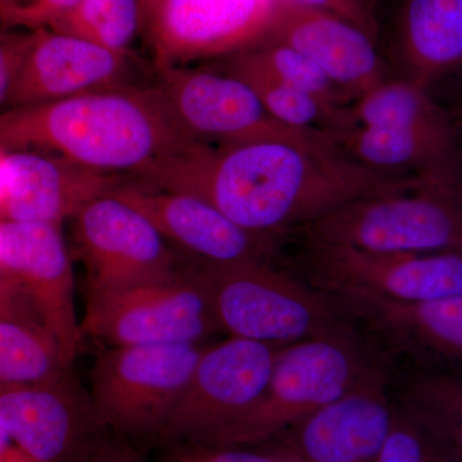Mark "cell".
<instances>
[{"label":"cell","mask_w":462,"mask_h":462,"mask_svg":"<svg viewBox=\"0 0 462 462\" xmlns=\"http://www.w3.org/2000/svg\"><path fill=\"white\" fill-rule=\"evenodd\" d=\"M132 179L199 197L243 229L278 239L352 200L419 180L374 172L324 135L224 147L191 144Z\"/></svg>","instance_id":"cell-1"},{"label":"cell","mask_w":462,"mask_h":462,"mask_svg":"<svg viewBox=\"0 0 462 462\" xmlns=\"http://www.w3.org/2000/svg\"><path fill=\"white\" fill-rule=\"evenodd\" d=\"M191 144L157 85H126L0 112V153L48 152L112 175H135Z\"/></svg>","instance_id":"cell-2"},{"label":"cell","mask_w":462,"mask_h":462,"mask_svg":"<svg viewBox=\"0 0 462 462\" xmlns=\"http://www.w3.org/2000/svg\"><path fill=\"white\" fill-rule=\"evenodd\" d=\"M388 363L351 324L282 346L261 397L206 446L254 447L275 442Z\"/></svg>","instance_id":"cell-3"},{"label":"cell","mask_w":462,"mask_h":462,"mask_svg":"<svg viewBox=\"0 0 462 462\" xmlns=\"http://www.w3.org/2000/svg\"><path fill=\"white\" fill-rule=\"evenodd\" d=\"M294 234L376 254H462V182L416 180L361 197Z\"/></svg>","instance_id":"cell-4"},{"label":"cell","mask_w":462,"mask_h":462,"mask_svg":"<svg viewBox=\"0 0 462 462\" xmlns=\"http://www.w3.org/2000/svg\"><path fill=\"white\" fill-rule=\"evenodd\" d=\"M194 269L208 293L218 328L234 338L284 346L349 325L327 293L275 266L273 260Z\"/></svg>","instance_id":"cell-5"},{"label":"cell","mask_w":462,"mask_h":462,"mask_svg":"<svg viewBox=\"0 0 462 462\" xmlns=\"http://www.w3.org/2000/svg\"><path fill=\"white\" fill-rule=\"evenodd\" d=\"M205 346H107L100 352L89 394L106 430L132 446L158 442Z\"/></svg>","instance_id":"cell-6"},{"label":"cell","mask_w":462,"mask_h":462,"mask_svg":"<svg viewBox=\"0 0 462 462\" xmlns=\"http://www.w3.org/2000/svg\"><path fill=\"white\" fill-rule=\"evenodd\" d=\"M84 338L107 346L202 345L218 333L199 273L185 263L166 278L87 291Z\"/></svg>","instance_id":"cell-7"},{"label":"cell","mask_w":462,"mask_h":462,"mask_svg":"<svg viewBox=\"0 0 462 462\" xmlns=\"http://www.w3.org/2000/svg\"><path fill=\"white\" fill-rule=\"evenodd\" d=\"M281 348L234 337L206 346L158 442L209 445L261 397Z\"/></svg>","instance_id":"cell-8"},{"label":"cell","mask_w":462,"mask_h":462,"mask_svg":"<svg viewBox=\"0 0 462 462\" xmlns=\"http://www.w3.org/2000/svg\"><path fill=\"white\" fill-rule=\"evenodd\" d=\"M305 281L327 294L358 291L401 302L462 296V254H376L303 240Z\"/></svg>","instance_id":"cell-9"},{"label":"cell","mask_w":462,"mask_h":462,"mask_svg":"<svg viewBox=\"0 0 462 462\" xmlns=\"http://www.w3.org/2000/svg\"><path fill=\"white\" fill-rule=\"evenodd\" d=\"M0 425L33 462H90L111 434L72 370L51 382L0 384Z\"/></svg>","instance_id":"cell-10"},{"label":"cell","mask_w":462,"mask_h":462,"mask_svg":"<svg viewBox=\"0 0 462 462\" xmlns=\"http://www.w3.org/2000/svg\"><path fill=\"white\" fill-rule=\"evenodd\" d=\"M157 74L156 85L167 107L194 144L224 147L318 135L279 124L267 114L251 85L215 67H172Z\"/></svg>","instance_id":"cell-11"},{"label":"cell","mask_w":462,"mask_h":462,"mask_svg":"<svg viewBox=\"0 0 462 462\" xmlns=\"http://www.w3.org/2000/svg\"><path fill=\"white\" fill-rule=\"evenodd\" d=\"M71 221L87 291L157 281L187 263L149 218L112 194L88 203Z\"/></svg>","instance_id":"cell-12"},{"label":"cell","mask_w":462,"mask_h":462,"mask_svg":"<svg viewBox=\"0 0 462 462\" xmlns=\"http://www.w3.org/2000/svg\"><path fill=\"white\" fill-rule=\"evenodd\" d=\"M276 0H161L144 32L156 71L223 60L266 38Z\"/></svg>","instance_id":"cell-13"},{"label":"cell","mask_w":462,"mask_h":462,"mask_svg":"<svg viewBox=\"0 0 462 462\" xmlns=\"http://www.w3.org/2000/svg\"><path fill=\"white\" fill-rule=\"evenodd\" d=\"M138 209L190 266L221 267L273 260L281 240L243 229L207 200L148 187L125 176L112 191Z\"/></svg>","instance_id":"cell-14"},{"label":"cell","mask_w":462,"mask_h":462,"mask_svg":"<svg viewBox=\"0 0 462 462\" xmlns=\"http://www.w3.org/2000/svg\"><path fill=\"white\" fill-rule=\"evenodd\" d=\"M346 320L389 360L403 356L415 369L462 373V296L401 302L358 291L328 294Z\"/></svg>","instance_id":"cell-15"},{"label":"cell","mask_w":462,"mask_h":462,"mask_svg":"<svg viewBox=\"0 0 462 462\" xmlns=\"http://www.w3.org/2000/svg\"><path fill=\"white\" fill-rule=\"evenodd\" d=\"M0 272L16 282L71 363L84 337L76 315L74 269L60 225L0 220Z\"/></svg>","instance_id":"cell-16"},{"label":"cell","mask_w":462,"mask_h":462,"mask_svg":"<svg viewBox=\"0 0 462 462\" xmlns=\"http://www.w3.org/2000/svg\"><path fill=\"white\" fill-rule=\"evenodd\" d=\"M389 370V364L374 370L272 443L300 462L378 461L396 410Z\"/></svg>","instance_id":"cell-17"},{"label":"cell","mask_w":462,"mask_h":462,"mask_svg":"<svg viewBox=\"0 0 462 462\" xmlns=\"http://www.w3.org/2000/svg\"><path fill=\"white\" fill-rule=\"evenodd\" d=\"M461 126L451 111L392 126H346L328 136L361 166L397 180L462 182Z\"/></svg>","instance_id":"cell-18"},{"label":"cell","mask_w":462,"mask_h":462,"mask_svg":"<svg viewBox=\"0 0 462 462\" xmlns=\"http://www.w3.org/2000/svg\"><path fill=\"white\" fill-rule=\"evenodd\" d=\"M132 63V53L111 51L69 33L35 30L30 32L5 107H25L134 85L127 81Z\"/></svg>","instance_id":"cell-19"},{"label":"cell","mask_w":462,"mask_h":462,"mask_svg":"<svg viewBox=\"0 0 462 462\" xmlns=\"http://www.w3.org/2000/svg\"><path fill=\"white\" fill-rule=\"evenodd\" d=\"M266 38L314 60L352 102L392 76L372 35L334 12L297 0H276Z\"/></svg>","instance_id":"cell-20"},{"label":"cell","mask_w":462,"mask_h":462,"mask_svg":"<svg viewBox=\"0 0 462 462\" xmlns=\"http://www.w3.org/2000/svg\"><path fill=\"white\" fill-rule=\"evenodd\" d=\"M3 220L62 225L88 203L112 193L125 178L32 149L3 153Z\"/></svg>","instance_id":"cell-21"},{"label":"cell","mask_w":462,"mask_h":462,"mask_svg":"<svg viewBox=\"0 0 462 462\" xmlns=\"http://www.w3.org/2000/svg\"><path fill=\"white\" fill-rule=\"evenodd\" d=\"M379 50L392 76L438 100L442 88L462 79V0H396Z\"/></svg>","instance_id":"cell-22"},{"label":"cell","mask_w":462,"mask_h":462,"mask_svg":"<svg viewBox=\"0 0 462 462\" xmlns=\"http://www.w3.org/2000/svg\"><path fill=\"white\" fill-rule=\"evenodd\" d=\"M394 397L436 440L447 462H462V373L413 369Z\"/></svg>","instance_id":"cell-23"},{"label":"cell","mask_w":462,"mask_h":462,"mask_svg":"<svg viewBox=\"0 0 462 462\" xmlns=\"http://www.w3.org/2000/svg\"><path fill=\"white\" fill-rule=\"evenodd\" d=\"M72 364L41 321L0 318V384L51 382L72 370Z\"/></svg>","instance_id":"cell-24"},{"label":"cell","mask_w":462,"mask_h":462,"mask_svg":"<svg viewBox=\"0 0 462 462\" xmlns=\"http://www.w3.org/2000/svg\"><path fill=\"white\" fill-rule=\"evenodd\" d=\"M217 69L251 85L267 114L289 129L328 138L342 126L346 107H334L312 94L289 87L236 56L223 58Z\"/></svg>","instance_id":"cell-25"},{"label":"cell","mask_w":462,"mask_h":462,"mask_svg":"<svg viewBox=\"0 0 462 462\" xmlns=\"http://www.w3.org/2000/svg\"><path fill=\"white\" fill-rule=\"evenodd\" d=\"M142 0H81L51 27L120 53H132L136 36L144 32Z\"/></svg>","instance_id":"cell-26"},{"label":"cell","mask_w":462,"mask_h":462,"mask_svg":"<svg viewBox=\"0 0 462 462\" xmlns=\"http://www.w3.org/2000/svg\"><path fill=\"white\" fill-rule=\"evenodd\" d=\"M233 56L334 107L343 108L352 103L345 91L337 87L314 60L289 45L264 38Z\"/></svg>","instance_id":"cell-27"},{"label":"cell","mask_w":462,"mask_h":462,"mask_svg":"<svg viewBox=\"0 0 462 462\" xmlns=\"http://www.w3.org/2000/svg\"><path fill=\"white\" fill-rule=\"evenodd\" d=\"M376 462H447L436 440L396 400L393 422Z\"/></svg>","instance_id":"cell-28"},{"label":"cell","mask_w":462,"mask_h":462,"mask_svg":"<svg viewBox=\"0 0 462 462\" xmlns=\"http://www.w3.org/2000/svg\"><path fill=\"white\" fill-rule=\"evenodd\" d=\"M166 462H300L282 447L172 446Z\"/></svg>","instance_id":"cell-29"},{"label":"cell","mask_w":462,"mask_h":462,"mask_svg":"<svg viewBox=\"0 0 462 462\" xmlns=\"http://www.w3.org/2000/svg\"><path fill=\"white\" fill-rule=\"evenodd\" d=\"M81 0H0V26L29 32L51 29Z\"/></svg>","instance_id":"cell-30"},{"label":"cell","mask_w":462,"mask_h":462,"mask_svg":"<svg viewBox=\"0 0 462 462\" xmlns=\"http://www.w3.org/2000/svg\"><path fill=\"white\" fill-rule=\"evenodd\" d=\"M30 32H0V107L5 106L29 45Z\"/></svg>","instance_id":"cell-31"},{"label":"cell","mask_w":462,"mask_h":462,"mask_svg":"<svg viewBox=\"0 0 462 462\" xmlns=\"http://www.w3.org/2000/svg\"><path fill=\"white\" fill-rule=\"evenodd\" d=\"M297 2L334 12L361 27L364 32L372 35L378 42V17L370 9L360 5L357 0H297Z\"/></svg>","instance_id":"cell-32"},{"label":"cell","mask_w":462,"mask_h":462,"mask_svg":"<svg viewBox=\"0 0 462 462\" xmlns=\"http://www.w3.org/2000/svg\"><path fill=\"white\" fill-rule=\"evenodd\" d=\"M12 316H25L39 321L38 316L16 282L0 272V318Z\"/></svg>","instance_id":"cell-33"},{"label":"cell","mask_w":462,"mask_h":462,"mask_svg":"<svg viewBox=\"0 0 462 462\" xmlns=\"http://www.w3.org/2000/svg\"><path fill=\"white\" fill-rule=\"evenodd\" d=\"M90 462H148L130 443L109 434Z\"/></svg>","instance_id":"cell-34"},{"label":"cell","mask_w":462,"mask_h":462,"mask_svg":"<svg viewBox=\"0 0 462 462\" xmlns=\"http://www.w3.org/2000/svg\"><path fill=\"white\" fill-rule=\"evenodd\" d=\"M0 462H33L26 457L9 439L7 433L0 425Z\"/></svg>","instance_id":"cell-35"},{"label":"cell","mask_w":462,"mask_h":462,"mask_svg":"<svg viewBox=\"0 0 462 462\" xmlns=\"http://www.w3.org/2000/svg\"><path fill=\"white\" fill-rule=\"evenodd\" d=\"M161 0H142L143 12H144V21L147 23V18L152 12L154 11V8L160 5ZM145 26V25H144Z\"/></svg>","instance_id":"cell-36"},{"label":"cell","mask_w":462,"mask_h":462,"mask_svg":"<svg viewBox=\"0 0 462 462\" xmlns=\"http://www.w3.org/2000/svg\"><path fill=\"white\" fill-rule=\"evenodd\" d=\"M5 165H3V153H0V202H2L3 196H5Z\"/></svg>","instance_id":"cell-37"},{"label":"cell","mask_w":462,"mask_h":462,"mask_svg":"<svg viewBox=\"0 0 462 462\" xmlns=\"http://www.w3.org/2000/svg\"><path fill=\"white\" fill-rule=\"evenodd\" d=\"M357 2L363 5L364 7L370 9L374 14H376V7H378L380 0H357Z\"/></svg>","instance_id":"cell-38"},{"label":"cell","mask_w":462,"mask_h":462,"mask_svg":"<svg viewBox=\"0 0 462 462\" xmlns=\"http://www.w3.org/2000/svg\"><path fill=\"white\" fill-rule=\"evenodd\" d=\"M452 114H454L456 120H457V123L460 125L462 129V98L460 102L455 106V108L452 109Z\"/></svg>","instance_id":"cell-39"}]
</instances>
